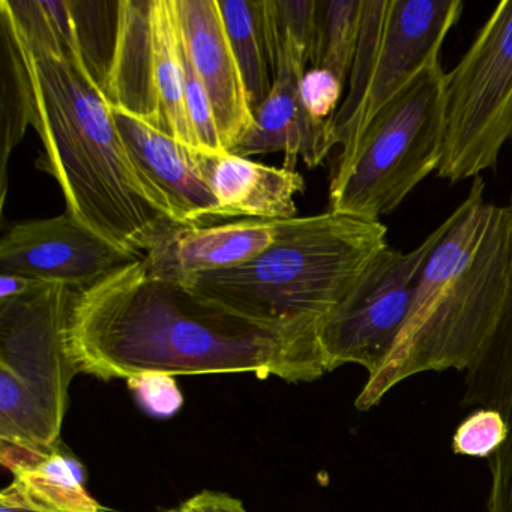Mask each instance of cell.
Returning <instances> with one entry per match:
<instances>
[{
    "label": "cell",
    "instance_id": "18",
    "mask_svg": "<svg viewBox=\"0 0 512 512\" xmlns=\"http://www.w3.org/2000/svg\"><path fill=\"white\" fill-rule=\"evenodd\" d=\"M13 484L20 493L41 508L53 512H103L85 488V469L67 452L31 458L11 469Z\"/></svg>",
    "mask_w": 512,
    "mask_h": 512
},
{
    "label": "cell",
    "instance_id": "10",
    "mask_svg": "<svg viewBox=\"0 0 512 512\" xmlns=\"http://www.w3.org/2000/svg\"><path fill=\"white\" fill-rule=\"evenodd\" d=\"M137 259L92 232L70 212L20 221L0 241V272L65 284L76 292Z\"/></svg>",
    "mask_w": 512,
    "mask_h": 512
},
{
    "label": "cell",
    "instance_id": "3",
    "mask_svg": "<svg viewBox=\"0 0 512 512\" xmlns=\"http://www.w3.org/2000/svg\"><path fill=\"white\" fill-rule=\"evenodd\" d=\"M481 176L449 215L428 257L409 316L356 409L376 406L398 383L448 368L466 371L496 331L508 296L511 206L485 202Z\"/></svg>",
    "mask_w": 512,
    "mask_h": 512
},
{
    "label": "cell",
    "instance_id": "27",
    "mask_svg": "<svg viewBox=\"0 0 512 512\" xmlns=\"http://www.w3.org/2000/svg\"><path fill=\"white\" fill-rule=\"evenodd\" d=\"M50 284L49 281L25 277L19 274H5L0 272V304L25 298Z\"/></svg>",
    "mask_w": 512,
    "mask_h": 512
},
{
    "label": "cell",
    "instance_id": "20",
    "mask_svg": "<svg viewBox=\"0 0 512 512\" xmlns=\"http://www.w3.org/2000/svg\"><path fill=\"white\" fill-rule=\"evenodd\" d=\"M70 2L83 67L104 92L113 50H115L119 0L118 2L70 0Z\"/></svg>",
    "mask_w": 512,
    "mask_h": 512
},
{
    "label": "cell",
    "instance_id": "14",
    "mask_svg": "<svg viewBox=\"0 0 512 512\" xmlns=\"http://www.w3.org/2000/svg\"><path fill=\"white\" fill-rule=\"evenodd\" d=\"M286 221L175 226L145 254V260L158 277L187 283L196 275L236 268L256 259L280 238Z\"/></svg>",
    "mask_w": 512,
    "mask_h": 512
},
{
    "label": "cell",
    "instance_id": "16",
    "mask_svg": "<svg viewBox=\"0 0 512 512\" xmlns=\"http://www.w3.org/2000/svg\"><path fill=\"white\" fill-rule=\"evenodd\" d=\"M0 46H2V92H0V205L5 206L8 193V161L11 152L32 127L34 92L26 61L25 46L10 11L0 4Z\"/></svg>",
    "mask_w": 512,
    "mask_h": 512
},
{
    "label": "cell",
    "instance_id": "5",
    "mask_svg": "<svg viewBox=\"0 0 512 512\" xmlns=\"http://www.w3.org/2000/svg\"><path fill=\"white\" fill-rule=\"evenodd\" d=\"M74 295L50 283L0 304V452L49 457L61 448L68 389L79 373L67 346Z\"/></svg>",
    "mask_w": 512,
    "mask_h": 512
},
{
    "label": "cell",
    "instance_id": "1",
    "mask_svg": "<svg viewBox=\"0 0 512 512\" xmlns=\"http://www.w3.org/2000/svg\"><path fill=\"white\" fill-rule=\"evenodd\" d=\"M67 346L79 373L103 380L253 373L311 382L328 373L316 346L158 277L145 256L76 292Z\"/></svg>",
    "mask_w": 512,
    "mask_h": 512
},
{
    "label": "cell",
    "instance_id": "11",
    "mask_svg": "<svg viewBox=\"0 0 512 512\" xmlns=\"http://www.w3.org/2000/svg\"><path fill=\"white\" fill-rule=\"evenodd\" d=\"M185 53L202 80L227 152L254 122L241 68L236 61L218 0H175Z\"/></svg>",
    "mask_w": 512,
    "mask_h": 512
},
{
    "label": "cell",
    "instance_id": "8",
    "mask_svg": "<svg viewBox=\"0 0 512 512\" xmlns=\"http://www.w3.org/2000/svg\"><path fill=\"white\" fill-rule=\"evenodd\" d=\"M512 139V0L494 8L445 77V134L437 176L458 182L494 169Z\"/></svg>",
    "mask_w": 512,
    "mask_h": 512
},
{
    "label": "cell",
    "instance_id": "2",
    "mask_svg": "<svg viewBox=\"0 0 512 512\" xmlns=\"http://www.w3.org/2000/svg\"><path fill=\"white\" fill-rule=\"evenodd\" d=\"M20 37L34 92L32 128L44 145L38 169L58 181L80 223L124 253L145 256L178 226L169 203L134 166L112 104L88 71Z\"/></svg>",
    "mask_w": 512,
    "mask_h": 512
},
{
    "label": "cell",
    "instance_id": "22",
    "mask_svg": "<svg viewBox=\"0 0 512 512\" xmlns=\"http://www.w3.org/2000/svg\"><path fill=\"white\" fill-rule=\"evenodd\" d=\"M509 206L512 211V199ZM467 371L476 379L493 383L512 394V218L509 235V284L505 307L493 337Z\"/></svg>",
    "mask_w": 512,
    "mask_h": 512
},
{
    "label": "cell",
    "instance_id": "17",
    "mask_svg": "<svg viewBox=\"0 0 512 512\" xmlns=\"http://www.w3.org/2000/svg\"><path fill=\"white\" fill-rule=\"evenodd\" d=\"M218 5L254 113L268 98L277 73L265 0H218Z\"/></svg>",
    "mask_w": 512,
    "mask_h": 512
},
{
    "label": "cell",
    "instance_id": "23",
    "mask_svg": "<svg viewBox=\"0 0 512 512\" xmlns=\"http://www.w3.org/2000/svg\"><path fill=\"white\" fill-rule=\"evenodd\" d=\"M508 439V427L499 412L479 409L458 425L452 451L467 457L491 458Z\"/></svg>",
    "mask_w": 512,
    "mask_h": 512
},
{
    "label": "cell",
    "instance_id": "9",
    "mask_svg": "<svg viewBox=\"0 0 512 512\" xmlns=\"http://www.w3.org/2000/svg\"><path fill=\"white\" fill-rule=\"evenodd\" d=\"M448 227L449 217L415 250L386 245L370 260L320 325L326 370L356 364L371 376L382 367L409 316L422 269Z\"/></svg>",
    "mask_w": 512,
    "mask_h": 512
},
{
    "label": "cell",
    "instance_id": "24",
    "mask_svg": "<svg viewBox=\"0 0 512 512\" xmlns=\"http://www.w3.org/2000/svg\"><path fill=\"white\" fill-rule=\"evenodd\" d=\"M344 83L331 71L311 68L299 82V104L310 121L329 124L337 113Z\"/></svg>",
    "mask_w": 512,
    "mask_h": 512
},
{
    "label": "cell",
    "instance_id": "29",
    "mask_svg": "<svg viewBox=\"0 0 512 512\" xmlns=\"http://www.w3.org/2000/svg\"><path fill=\"white\" fill-rule=\"evenodd\" d=\"M166 512H181V509H170V511H166Z\"/></svg>",
    "mask_w": 512,
    "mask_h": 512
},
{
    "label": "cell",
    "instance_id": "12",
    "mask_svg": "<svg viewBox=\"0 0 512 512\" xmlns=\"http://www.w3.org/2000/svg\"><path fill=\"white\" fill-rule=\"evenodd\" d=\"M113 118L134 166L169 203L178 226H212L221 221L220 203L200 169L197 149L116 107Z\"/></svg>",
    "mask_w": 512,
    "mask_h": 512
},
{
    "label": "cell",
    "instance_id": "21",
    "mask_svg": "<svg viewBox=\"0 0 512 512\" xmlns=\"http://www.w3.org/2000/svg\"><path fill=\"white\" fill-rule=\"evenodd\" d=\"M265 17L275 65L281 44L292 47L305 61H311L316 43L317 0H265Z\"/></svg>",
    "mask_w": 512,
    "mask_h": 512
},
{
    "label": "cell",
    "instance_id": "7",
    "mask_svg": "<svg viewBox=\"0 0 512 512\" xmlns=\"http://www.w3.org/2000/svg\"><path fill=\"white\" fill-rule=\"evenodd\" d=\"M463 8L461 0H364L349 92L331 121L341 152L410 80L440 62L443 41Z\"/></svg>",
    "mask_w": 512,
    "mask_h": 512
},
{
    "label": "cell",
    "instance_id": "13",
    "mask_svg": "<svg viewBox=\"0 0 512 512\" xmlns=\"http://www.w3.org/2000/svg\"><path fill=\"white\" fill-rule=\"evenodd\" d=\"M307 71V62L289 47L277 52V74L265 103L254 112L250 130L232 149L238 157H253L283 152L284 169L295 170L301 157L308 169H316L328 157L335 143L331 122L310 121L299 104V82Z\"/></svg>",
    "mask_w": 512,
    "mask_h": 512
},
{
    "label": "cell",
    "instance_id": "19",
    "mask_svg": "<svg viewBox=\"0 0 512 512\" xmlns=\"http://www.w3.org/2000/svg\"><path fill=\"white\" fill-rule=\"evenodd\" d=\"M364 0H317V31L311 64L346 83L361 34Z\"/></svg>",
    "mask_w": 512,
    "mask_h": 512
},
{
    "label": "cell",
    "instance_id": "4",
    "mask_svg": "<svg viewBox=\"0 0 512 512\" xmlns=\"http://www.w3.org/2000/svg\"><path fill=\"white\" fill-rule=\"evenodd\" d=\"M386 233L382 221L331 211L292 218L256 259L187 283L236 313L320 350V325L388 245Z\"/></svg>",
    "mask_w": 512,
    "mask_h": 512
},
{
    "label": "cell",
    "instance_id": "26",
    "mask_svg": "<svg viewBox=\"0 0 512 512\" xmlns=\"http://www.w3.org/2000/svg\"><path fill=\"white\" fill-rule=\"evenodd\" d=\"M181 512H247L241 500L220 491H200L179 506Z\"/></svg>",
    "mask_w": 512,
    "mask_h": 512
},
{
    "label": "cell",
    "instance_id": "25",
    "mask_svg": "<svg viewBox=\"0 0 512 512\" xmlns=\"http://www.w3.org/2000/svg\"><path fill=\"white\" fill-rule=\"evenodd\" d=\"M128 386L142 409L157 418L176 415L184 403L178 383L169 374H140L128 379Z\"/></svg>",
    "mask_w": 512,
    "mask_h": 512
},
{
    "label": "cell",
    "instance_id": "15",
    "mask_svg": "<svg viewBox=\"0 0 512 512\" xmlns=\"http://www.w3.org/2000/svg\"><path fill=\"white\" fill-rule=\"evenodd\" d=\"M197 161L220 203V220L296 218L295 197L305 190L304 178L296 170L265 166L232 152L197 149Z\"/></svg>",
    "mask_w": 512,
    "mask_h": 512
},
{
    "label": "cell",
    "instance_id": "28",
    "mask_svg": "<svg viewBox=\"0 0 512 512\" xmlns=\"http://www.w3.org/2000/svg\"><path fill=\"white\" fill-rule=\"evenodd\" d=\"M0 512H53L49 509L41 508L35 505L31 500L26 499L19 488L11 482L7 488H4L0 494ZM103 512H113L110 509H104Z\"/></svg>",
    "mask_w": 512,
    "mask_h": 512
},
{
    "label": "cell",
    "instance_id": "6",
    "mask_svg": "<svg viewBox=\"0 0 512 512\" xmlns=\"http://www.w3.org/2000/svg\"><path fill=\"white\" fill-rule=\"evenodd\" d=\"M445 77L440 62L422 70L340 152L329 209L380 221L439 169L445 134Z\"/></svg>",
    "mask_w": 512,
    "mask_h": 512
}]
</instances>
